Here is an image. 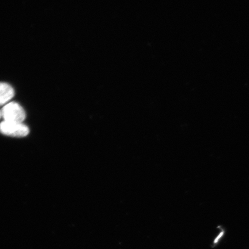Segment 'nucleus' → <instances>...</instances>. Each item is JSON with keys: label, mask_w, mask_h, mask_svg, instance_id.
I'll use <instances>...</instances> for the list:
<instances>
[{"label": "nucleus", "mask_w": 249, "mask_h": 249, "mask_svg": "<svg viewBox=\"0 0 249 249\" xmlns=\"http://www.w3.org/2000/svg\"><path fill=\"white\" fill-rule=\"evenodd\" d=\"M1 111L2 117L6 121L23 123L26 117L23 108L15 102L8 103Z\"/></svg>", "instance_id": "nucleus-1"}, {"label": "nucleus", "mask_w": 249, "mask_h": 249, "mask_svg": "<svg viewBox=\"0 0 249 249\" xmlns=\"http://www.w3.org/2000/svg\"><path fill=\"white\" fill-rule=\"evenodd\" d=\"M0 132L6 136L23 138L29 135V128L23 123L4 121L0 124Z\"/></svg>", "instance_id": "nucleus-2"}, {"label": "nucleus", "mask_w": 249, "mask_h": 249, "mask_svg": "<svg viewBox=\"0 0 249 249\" xmlns=\"http://www.w3.org/2000/svg\"><path fill=\"white\" fill-rule=\"evenodd\" d=\"M14 95L13 87L7 83L0 82V106L7 104Z\"/></svg>", "instance_id": "nucleus-3"}, {"label": "nucleus", "mask_w": 249, "mask_h": 249, "mask_svg": "<svg viewBox=\"0 0 249 249\" xmlns=\"http://www.w3.org/2000/svg\"><path fill=\"white\" fill-rule=\"evenodd\" d=\"M1 117H2L1 111H0V118H1Z\"/></svg>", "instance_id": "nucleus-4"}]
</instances>
